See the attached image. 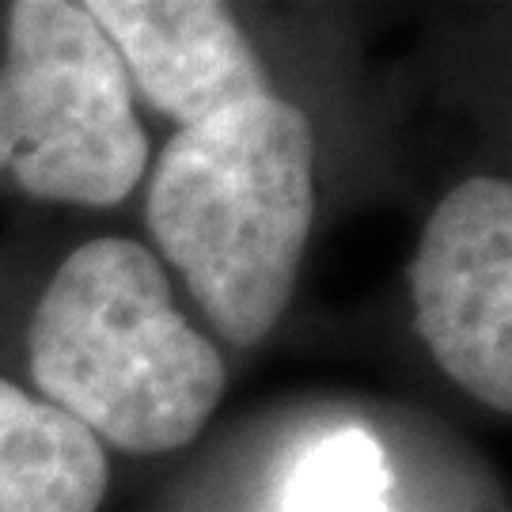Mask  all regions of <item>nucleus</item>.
<instances>
[{
	"instance_id": "2",
	"label": "nucleus",
	"mask_w": 512,
	"mask_h": 512,
	"mask_svg": "<svg viewBox=\"0 0 512 512\" xmlns=\"http://www.w3.org/2000/svg\"><path fill=\"white\" fill-rule=\"evenodd\" d=\"M46 403L122 452L160 456L202 433L224 361L171 304L160 258L92 239L61 262L27 334Z\"/></svg>"
},
{
	"instance_id": "6",
	"label": "nucleus",
	"mask_w": 512,
	"mask_h": 512,
	"mask_svg": "<svg viewBox=\"0 0 512 512\" xmlns=\"http://www.w3.org/2000/svg\"><path fill=\"white\" fill-rule=\"evenodd\" d=\"M103 494V444L57 406L0 380V512H95Z\"/></svg>"
},
{
	"instance_id": "5",
	"label": "nucleus",
	"mask_w": 512,
	"mask_h": 512,
	"mask_svg": "<svg viewBox=\"0 0 512 512\" xmlns=\"http://www.w3.org/2000/svg\"><path fill=\"white\" fill-rule=\"evenodd\" d=\"M156 110L183 129L266 99L251 42L213 0H95L84 4Z\"/></svg>"
},
{
	"instance_id": "1",
	"label": "nucleus",
	"mask_w": 512,
	"mask_h": 512,
	"mask_svg": "<svg viewBox=\"0 0 512 512\" xmlns=\"http://www.w3.org/2000/svg\"><path fill=\"white\" fill-rule=\"evenodd\" d=\"M315 217L304 110L251 99L179 129L148 190V232L232 346H258L289 308Z\"/></svg>"
},
{
	"instance_id": "3",
	"label": "nucleus",
	"mask_w": 512,
	"mask_h": 512,
	"mask_svg": "<svg viewBox=\"0 0 512 512\" xmlns=\"http://www.w3.org/2000/svg\"><path fill=\"white\" fill-rule=\"evenodd\" d=\"M148 160L129 73L84 4L19 0L0 69V167L42 202L118 205Z\"/></svg>"
},
{
	"instance_id": "7",
	"label": "nucleus",
	"mask_w": 512,
	"mask_h": 512,
	"mask_svg": "<svg viewBox=\"0 0 512 512\" xmlns=\"http://www.w3.org/2000/svg\"><path fill=\"white\" fill-rule=\"evenodd\" d=\"M384 448L361 429L319 440L285 482L281 512H391Z\"/></svg>"
},
{
	"instance_id": "4",
	"label": "nucleus",
	"mask_w": 512,
	"mask_h": 512,
	"mask_svg": "<svg viewBox=\"0 0 512 512\" xmlns=\"http://www.w3.org/2000/svg\"><path fill=\"white\" fill-rule=\"evenodd\" d=\"M418 334L478 403L512 410V186L478 175L433 209L410 262Z\"/></svg>"
}]
</instances>
